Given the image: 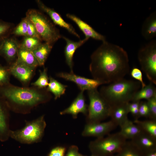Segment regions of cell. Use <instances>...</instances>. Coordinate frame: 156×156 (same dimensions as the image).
<instances>
[{
	"mask_svg": "<svg viewBox=\"0 0 156 156\" xmlns=\"http://www.w3.org/2000/svg\"><path fill=\"white\" fill-rule=\"evenodd\" d=\"M89 69L93 79L103 84L124 78L130 66L128 54L122 47L103 42L92 54Z\"/></svg>",
	"mask_w": 156,
	"mask_h": 156,
	"instance_id": "1",
	"label": "cell"
},
{
	"mask_svg": "<svg viewBox=\"0 0 156 156\" xmlns=\"http://www.w3.org/2000/svg\"><path fill=\"white\" fill-rule=\"evenodd\" d=\"M21 87L10 83L0 86V97L7 105L9 103L20 106L32 107L46 103L51 98L46 88Z\"/></svg>",
	"mask_w": 156,
	"mask_h": 156,
	"instance_id": "2",
	"label": "cell"
},
{
	"mask_svg": "<svg viewBox=\"0 0 156 156\" xmlns=\"http://www.w3.org/2000/svg\"><path fill=\"white\" fill-rule=\"evenodd\" d=\"M141 87L138 81L123 78L102 87L99 92L111 107L131 101Z\"/></svg>",
	"mask_w": 156,
	"mask_h": 156,
	"instance_id": "3",
	"label": "cell"
},
{
	"mask_svg": "<svg viewBox=\"0 0 156 156\" xmlns=\"http://www.w3.org/2000/svg\"><path fill=\"white\" fill-rule=\"evenodd\" d=\"M33 24L42 40L51 44L62 37L60 31L44 14L34 9L27 12L26 17Z\"/></svg>",
	"mask_w": 156,
	"mask_h": 156,
	"instance_id": "4",
	"label": "cell"
},
{
	"mask_svg": "<svg viewBox=\"0 0 156 156\" xmlns=\"http://www.w3.org/2000/svg\"><path fill=\"white\" fill-rule=\"evenodd\" d=\"M127 140L119 132L91 141L89 148L92 155L113 156L121 149Z\"/></svg>",
	"mask_w": 156,
	"mask_h": 156,
	"instance_id": "5",
	"label": "cell"
},
{
	"mask_svg": "<svg viewBox=\"0 0 156 156\" xmlns=\"http://www.w3.org/2000/svg\"><path fill=\"white\" fill-rule=\"evenodd\" d=\"M89 100L86 123L101 122L109 117L111 106L97 89L88 91Z\"/></svg>",
	"mask_w": 156,
	"mask_h": 156,
	"instance_id": "6",
	"label": "cell"
},
{
	"mask_svg": "<svg viewBox=\"0 0 156 156\" xmlns=\"http://www.w3.org/2000/svg\"><path fill=\"white\" fill-rule=\"evenodd\" d=\"M46 125L44 116H42L36 120L27 123L22 129L10 131L9 134L12 138L20 142L31 143L41 138Z\"/></svg>",
	"mask_w": 156,
	"mask_h": 156,
	"instance_id": "7",
	"label": "cell"
},
{
	"mask_svg": "<svg viewBox=\"0 0 156 156\" xmlns=\"http://www.w3.org/2000/svg\"><path fill=\"white\" fill-rule=\"evenodd\" d=\"M138 59L142 70L150 82L156 84V41L153 40L141 48Z\"/></svg>",
	"mask_w": 156,
	"mask_h": 156,
	"instance_id": "8",
	"label": "cell"
},
{
	"mask_svg": "<svg viewBox=\"0 0 156 156\" xmlns=\"http://www.w3.org/2000/svg\"><path fill=\"white\" fill-rule=\"evenodd\" d=\"M117 127L111 120L103 122L86 123L81 135L85 137H103L109 134Z\"/></svg>",
	"mask_w": 156,
	"mask_h": 156,
	"instance_id": "9",
	"label": "cell"
},
{
	"mask_svg": "<svg viewBox=\"0 0 156 156\" xmlns=\"http://www.w3.org/2000/svg\"><path fill=\"white\" fill-rule=\"evenodd\" d=\"M56 76L75 83L81 91L83 92L86 90L97 89L99 86L103 84L98 80L81 76L75 74L73 72H61L57 73Z\"/></svg>",
	"mask_w": 156,
	"mask_h": 156,
	"instance_id": "10",
	"label": "cell"
},
{
	"mask_svg": "<svg viewBox=\"0 0 156 156\" xmlns=\"http://www.w3.org/2000/svg\"><path fill=\"white\" fill-rule=\"evenodd\" d=\"M8 68L11 75L24 85L29 82L34 70L17 59Z\"/></svg>",
	"mask_w": 156,
	"mask_h": 156,
	"instance_id": "11",
	"label": "cell"
},
{
	"mask_svg": "<svg viewBox=\"0 0 156 156\" xmlns=\"http://www.w3.org/2000/svg\"><path fill=\"white\" fill-rule=\"evenodd\" d=\"M83 92L81 91L70 105L61 111L60 114L62 115L70 114L74 119L77 118L79 113L86 116L88 112V105L86 103Z\"/></svg>",
	"mask_w": 156,
	"mask_h": 156,
	"instance_id": "12",
	"label": "cell"
},
{
	"mask_svg": "<svg viewBox=\"0 0 156 156\" xmlns=\"http://www.w3.org/2000/svg\"><path fill=\"white\" fill-rule=\"evenodd\" d=\"M36 2L40 8L49 16L54 24L65 28L71 34L80 38L79 36L73 26L65 21L60 14L53 9L47 6L40 1L37 0Z\"/></svg>",
	"mask_w": 156,
	"mask_h": 156,
	"instance_id": "13",
	"label": "cell"
},
{
	"mask_svg": "<svg viewBox=\"0 0 156 156\" xmlns=\"http://www.w3.org/2000/svg\"><path fill=\"white\" fill-rule=\"evenodd\" d=\"M20 45L14 39H4L0 45V54L10 63L17 57Z\"/></svg>",
	"mask_w": 156,
	"mask_h": 156,
	"instance_id": "14",
	"label": "cell"
},
{
	"mask_svg": "<svg viewBox=\"0 0 156 156\" xmlns=\"http://www.w3.org/2000/svg\"><path fill=\"white\" fill-rule=\"evenodd\" d=\"M66 17L74 22L78 26L85 36V38L89 39L91 38L103 42L106 41L105 37L98 33L91 26L75 15L67 14Z\"/></svg>",
	"mask_w": 156,
	"mask_h": 156,
	"instance_id": "15",
	"label": "cell"
},
{
	"mask_svg": "<svg viewBox=\"0 0 156 156\" xmlns=\"http://www.w3.org/2000/svg\"><path fill=\"white\" fill-rule=\"evenodd\" d=\"M131 140L146 153L156 150V138L144 132Z\"/></svg>",
	"mask_w": 156,
	"mask_h": 156,
	"instance_id": "16",
	"label": "cell"
},
{
	"mask_svg": "<svg viewBox=\"0 0 156 156\" xmlns=\"http://www.w3.org/2000/svg\"><path fill=\"white\" fill-rule=\"evenodd\" d=\"M62 38L65 40L66 43L64 50L66 62L70 69V72L73 73V59L74 53L76 50L88 39L85 38L79 41L75 42L64 36H62Z\"/></svg>",
	"mask_w": 156,
	"mask_h": 156,
	"instance_id": "17",
	"label": "cell"
},
{
	"mask_svg": "<svg viewBox=\"0 0 156 156\" xmlns=\"http://www.w3.org/2000/svg\"><path fill=\"white\" fill-rule=\"evenodd\" d=\"M128 103H121L111 107L109 117L117 126H120L128 119Z\"/></svg>",
	"mask_w": 156,
	"mask_h": 156,
	"instance_id": "18",
	"label": "cell"
},
{
	"mask_svg": "<svg viewBox=\"0 0 156 156\" xmlns=\"http://www.w3.org/2000/svg\"><path fill=\"white\" fill-rule=\"evenodd\" d=\"M141 34L147 40H151L156 36V12H152L145 20L141 29Z\"/></svg>",
	"mask_w": 156,
	"mask_h": 156,
	"instance_id": "19",
	"label": "cell"
},
{
	"mask_svg": "<svg viewBox=\"0 0 156 156\" xmlns=\"http://www.w3.org/2000/svg\"><path fill=\"white\" fill-rule=\"evenodd\" d=\"M119 126L120 130L119 132L127 140H131L142 131L137 125L128 119Z\"/></svg>",
	"mask_w": 156,
	"mask_h": 156,
	"instance_id": "20",
	"label": "cell"
},
{
	"mask_svg": "<svg viewBox=\"0 0 156 156\" xmlns=\"http://www.w3.org/2000/svg\"><path fill=\"white\" fill-rule=\"evenodd\" d=\"M17 57V59L34 69H35L39 66L38 62L32 51L20 47Z\"/></svg>",
	"mask_w": 156,
	"mask_h": 156,
	"instance_id": "21",
	"label": "cell"
},
{
	"mask_svg": "<svg viewBox=\"0 0 156 156\" xmlns=\"http://www.w3.org/2000/svg\"><path fill=\"white\" fill-rule=\"evenodd\" d=\"M52 47V45L47 42L41 43L32 51L36 58L39 65L43 66Z\"/></svg>",
	"mask_w": 156,
	"mask_h": 156,
	"instance_id": "22",
	"label": "cell"
},
{
	"mask_svg": "<svg viewBox=\"0 0 156 156\" xmlns=\"http://www.w3.org/2000/svg\"><path fill=\"white\" fill-rule=\"evenodd\" d=\"M146 154L130 140L127 141L121 149L113 156H144Z\"/></svg>",
	"mask_w": 156,
	"mask_h": 156,
	"instance_id": "23",
	"label": "cell"
},
{
	"mask_svg": "<svg viewBox=\"0 0 156 156\" xmlns=\"http://www.w3.org/2000/svg\"><path fill=\"white\" fill-rule=\"evenodd\" d=\"M6 105L5 101L0 97V140L3 141L6 139L8 133L6 121Z\"/></svg>",
	"mask_w": 156,
	"mask_h": 156,
	"instance_id": "24",
	"label": "cell"
},
{
	"mask_svg": "<svg viewBox=\"0 0 156 156\" xmlns=\"http://www.w3.org/2000/svg\"><path fill=\"white\" fill-rule=\"evenodd\" d=\"M67 87L50 76L49 84L46 89L47 91L53 94L55 99L56 100L65 93Z\"/></svg>",
	"mask_w": 156,
	"mask_h": 156,
	"instance_id": "25",
	"label": "cell"
},
{
	"mask_svg": "<svg viewBox=\"0 0 156 156\" xmlns=\"http://www.w3.org/2000/svg\"><path fill=\"white\" fill-rule=\"evenodd\" d=\"M152 83L146 85L139 90L134 96L131 102L141 101L142 99L147 100L156 95V89Z\"/></svg>",
	"mask_w": 156,
	"mask_h": 156,
	"instance_id": "26",
	"label": "cell"
},
{
	"mask_svg": "<svg viewBox=\"0 0 156 156\" xmlns=\"http://www.w3.org/2000/svg\"><path fill=\"white\" fill-rule=\"evenodd\" d=\"M133 122L137 125L142 131L156 138V120L150 119L145 120H134Z\"/></svg>",
	"mask_w": 156,
	"mask_h": 156,
	"instance_id": "27",
	"label": "cell"
},
{
	"mask_svg": "<svg viewBox=\"0 0 156 156\" xmlns=\"http://www.w3.org/2000/svg\"><path fill=\"white\" fill-rule=\"evenodd\" d=\"M41 40L34 37L25 36L20 47L26 50L32 51L37 48L42 43Z\"/></svg>",
	"mask_w": 156,
	"mask_h": 156,
	"instance_id": "28",
	"label": "cell"
},
{
	"mask_svg": "<svg viewBox=\"0 0 156 156\" xmlns=\"http://www.w3.org/2000/svg\"><path fill=\"white\" fill-rule=\"evenodd\" d=\"M40 76L38 79L31 83L34 87L39 89L46 88L48 85L49 78L47 75V69L45 68L42 71L40 70Z\"/></svg>",
	"mask_w": 156,
	"mask_h": 156,
	"instance_id": "29",
	"label": "cell"
},
{
	"mask_svg": "<svg viewBox=\"0 0 156 156\" xmlns=\"http://www.w3.org/2000/svg\"><path fill=\"white\" fill-rule=\"evenodd\" d=\"M10 75L8 67L0 65V86L10 83Z\"/></svg>",
	"mask_w": 156,
	"mask_h": 156,
	"instance_id": "30",
	"label": "cell"
},
{
	"mask_svg": "<svg viewBox=\"0 0 156 156\" xmlns=\"http://www.w3.org/2000/svg\"><path fill=\"white\" fill-rule=\"evenodd\" d=\"M13 34L17 36H27V21L25 17L14 29Z\"/></svg>",
	"mask_w": 156,
	"mask_h": 156,
	"instance_id": "31",
	"label": "cell"
},
{
	"mask_svg": "<svg viewBox=\"0 0 156 156\" xmlns=\"http://www.w3.org/2000/svg\"><path fill=\"white\" fill-rule=\"evenodd\" d=\"M150 114V119L156 120V95L147 100Z\"/></svg>",
	"mask_w": 156,
	"mask_h": 156,
	"instance_id": "32",
	"label": "cell"
},
{
	"mask_svg": "<svg viewBox=\"0 0 156 156\" xmlns=\"http://www.w3.org/2000/svg\"><path fill=\"white\" fill-rule=\"evenodd\" d=\"M140 101H133L131 103H129L128 104L129 112L131 114L135 120H138L140 118L139 111Z\"/></svg>",
	"mask_w": 156,
	"mask_h": 156,
	"instance_id": "33",
	"label": "cell"
},
{
	"mask_svg": "<svg viewBox=\"0 0 156 156\" xmlns=\"http://www.w3.org/2000/svg\"><path fill=\"white\" fill-rule=\"evenodd\" d=\"M130 74L131 77L138 80L141 85V88H143L146 86L143 81L142 78V75L141 71L139 68L134 67L131 70Z\"/></svg>",
	"mask_w": 156,
	"mask_h": 156,
	"instance_id": "34",
	"label": "cell"
},
{
	"mask_svg": "<svg viewBox=\"0 0 156 156\" xmlns=\"http://www.w3.org/2000/svg\"><path fill=\"white\" fill-rule=\"evenodd\" d=\"M139 114L140 118L144 117L149 118V109L146 101H140L139 107Z\"/></svg>",
	"mask_w": 156,
	"mask_h": 156,
	"instance_id": "35",
	"label": "cell"
},
{
	"mask_svg": "<svg viewBox=\"0 0 156 156\" xmlns=\"http://www.w3.org/2000/svg\"><path fill=\"white\" fill-rule=\"evenodd\" d=\"M26 18L27 21V36L36 38L42 40L33 24L29 20Z\"/></svg>",
	"mask_w": 156,
	"mask_h": 156,
	"instance_id": "36",
	"label": "cell"
},
{
	"mask_svg": "<svg viewBox=\"0 0 156 156\" xmlns=\"http://www.w3.org/2000/svg\"><path fill=\"white\" fill-rule=\"evenodd\" d=\"M66 150L64 146L56 147L51 150L49 156H64Z\"/></svg>",
	"mask_w": 156,
	"mask_h": 156,
	"instance_id": "37",
	"label": "cell"
},
{
	"mask_svg": "<svg viewBox=\"0 0 156 156\" xmlns=\"http://www.w3.org/2000/svg\"><path fill=\"white\" fill-rule=\"evenodd\" d=\"M80 154L77 146L72 145L69 147L66 156H79Z\"/></svg>",
	"mask_w": 156,
	"mask_h": 156,
	"instance_id": "38",
	"label": "cell"
},
{
	"mask_svg": "<svg viewBox=\"0 0 156 156\" xmlns=\"http://www.w3.org/2000/svg\"><path fill=\"white\" fill-rule=\"evenodd\" d=\"M10 27V25L7 24L0 23V36L6 32Z\"/></svg>",
	"mask_w": 156,
	"mask_h": 156,
	"instance_id": "39",
	"label": "cell"
},
{
	"mask_svg": "<svg viewBox=\"0 0 156 156\" xmlns=\"http://www.w3.org/2000/svg\"><path fill=\"white\" fill-rule=\"evenodd\" d=\"M144 156H156V150L148 153Z\"/></svg>",
	"mask_w": 156,
	"mask_h": 156,
	"instance_id": "40",
	"label": "cell"
},
{
	"mask_svg": "<svg viewBox=\"0 0 156 156\" xmlns=\"http://www.w3.org/2000/svg\"><path fill=\"white\" fill-rule=\"evenodd\" d=\"M79 156H85V155H84L81 154L80 153V155H79Z\"/></svg>",
	"mask_w": 156,
	"mask_h": 156,
	"instance_id": "41",
	"label": "cell"
},
{
	"mask_svg": "<svg viewBox=\"0 0 156 156\" xmlns=\"http://www.w3.org/2000/svg\"><path fill=\"white\" fill-rule=\"evenodd\" d=\"M91 156H96L94 155H91Z\"/></svg>",
	"mask_w": 156,
	"mask_h": 156,
	"instance_id": "42",
	"label": "cell"
}]
</instances>
